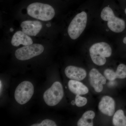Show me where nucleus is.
<instances>
[{
  "label": "nucleus",
  "instance_id": "423d86ee",
  "mask_svg": "<svg viewBox=\"0 0 126 126\" xmlns=\"http://www.w3.org/2000/svg\"><path fill=\"white\" fill-rule=\"evenodd\" d=\"M34 88L31 82L25 81L21 83L16 89L15 97L19 104H25L31 98L33 94Z\"/></svg>",
  "mask_w": 126,
  "mask_h": 126
},
{
  "label": "nucleus",
  "instance_id": "f257e3e1",
  "mask_svg": "<svg viewBox=\"0 0 126 126\" xmlns=\"http://www.w3.org/2000/svg\"><path fill=\"white\" fill-rule=\"evenodd\" d=\"M27 10L30 16L44 21L51 20L55 15L53 7L48 4L40 2L32 3L28 6Z\"/></svg>",
  "mask_w": 126,
  "mask_h": 126
},
{
  "label": "nucleus",
  "instance_id": "9b49d317",
  "mask_svg": "<svg viewBox=\"0 0 126 126\" xmlns=\"http://www.w3.org/2000/svg\"><path fill=\"white\" fill-rule=\"evenodd\" d=\"M65 74L69 79L73 80L81 81L83 80L87 76V72L82 68L69 65L65 69Z\"/></svg>",
  "mask_w": 126,
  "mask_h": 126
},
{
  "label": "nucleus",
  "instance_id": "412c9836",
  "mask_svg": "<svg viewBox=\"0 0 126 126\" xmlns=\"http://www.w3.org/2000/svg\"><path fill=\"white\" fill-rule=\"evenodd\" d=\"M0 93L1 92V87H2V84H1V81H0Z\"/></svg>",
  "mask_w": 126,
  "mask_h": 126
},
{
  "label": "nucleus",
  "instance_id": "dca6fc26",
  "mask_svg": "<svg viewBox=\"0 0 126 126\" xmlns=\"http://www.w3.org/2000/svg\"><path fill=\"white\" fill-rule=\"evenodd\" d=\"M116 73L117 79H124L126 78V65L121 64L118 66Z\"/></svg>",
  "mask_w": 126,
  "mask_h": 126
},
{
  "label": "nucleus",
  "instance_id": "7ed1b4c3",
  "mask_svg": "<svg viewBox=\"0 0 126 126\" xmlns=\"http://www.w3.org/2000/svg\"><path fill=\"white\" fill-rule=\"evenodd\" d=\"M101 16L103 20L107 21L109 28L113 32L120 33L126 28L125 21L116 16L112 9L110 7L107 6L103 9Z\"/></svg>",
  "mask_w": 126,
  "mask_h": 126
},
{
  "label": "nucleus",
  "instance_id": "a211bd4d",
  "mask_svg": "<svg viewBox=\"0 0 126 126\" xmlns=\"http://www.w3.org/2000/svg\"><path fill=\"white\" fill-rule=\"evenodd\" d=\"M104 76L109 81H112L117 79L116 73L110 69H106L104 72Z\"/></svg>",
  "mask_w": 126,
  "mask_h": 126
},
{
  "label": "nucleus",
  "instance_id": "1a4fd4ad",
  "mask_svg": "<svg viewBox=\"0 0 126 126\" xmlns=\"http://www.w3.org/2000/svg\"><path fill=\"white\" fill-rule=\"evenodd\" d=\"M115 103L114 99L108 96L102 98L98 104L99 111L104 115L112 116L115 113Z\"/></svg>",
  "mask_w": 126,
  "mask_h": 126
},
{
  "label": "nucleus",
  "instance_id": "0eeeda50",
  "mask_svg": "<svg viewBox=\"0 0 126 126\" xmlns=\"http://www.w3.org/2000/svg\"><path fill=\"white\" fill-rule=\"evenodd\" d=\"M44 46L40 44H32L26 46L16 50L15 55L19 60H28L41 54L44 52Z\"/></svg>",
  "mask_w": 126,
  "mask_h": 126
},
{
  "label": "nucleus",
  "instance_id": "4be33fe9",
  "mask_svg": "<svg viewBox=\"0 0 126 126\" xmlns=\"http://www.w3.org/2000/svg\"><path fill=\"white\" fill-rule=\"evenodd\" d=\"M72 105H74L75 104V101H73L72 102Z\"/></svg>",
  "mask_w": 126,
  "mask_h": 126
},
{
  "label": "nucleus",
  "instance_id": "39448f33",
  "mask_svg": "<svg viewBox=\"0 0 126 126\" xmlns=\"http://www.w3.org/2000/svg\"><path fill=\"white\" fill-rule=\"evenodd\" d=\"M64 91L62 84L55 82L49 88L45 91L43 98L46 103L49 106L57 105L63 99Z\"/></svg>",
  "mask_w": 126,
  "mask_h": 126
},
{
  "label": "nucleus",
  "instance_id": "f3484780",
  "mask_svg": "<svg viewBox=\"0 0 126 126\" xmlns=\"http://www.w3.org/2000/svg\"><path fill=\"white\" fill-rule=\"evenodd\" d=\"M75 104L77 107H81L86 105L88 101L86 97L81 96L80 95L77 94L75 97Z\"/></svg>",
  "mask_w": 126,
  "mask_h": 126
},
{
  "label": "nucleus",
  "instance_id": "b1692460",
  "mask_svg": "<svg viewBox=\"0 0 126 126\" xmlns=\"http://www.w3.org/2000/svg\"><path fill=\"white\" fill-rule=\"evenodd\" d=\"M125 13H126V9H125Z\"/></svg>",
  "mask_w": 126,
  "mask_h": 126
},
{
  "label": "nucleus",
  "instance_id": "5701e85b",
  "mask_svg": "<svg viewBox=\"0 0 126 126\" xmlns=\"http://www.w3.org/2000/svg\"><path fill=\"white\" fill-rule=\"evenodd\" d=\"M14 31V30H13V29H12V28H11V29H10V31Z\"/></svg>",
  "mask_w": 126,
  "mask_h": 126
},
{
  "label": "nucleus",
  "instance_id": "20e7f679",
  "mask_svg": "<svg viewBox=\"0 0 126 126\" xmlns=\"http://www.w3.org/2000/svg\"><path fill=\"white\" fill-rule=\"evenodd\" d=\"M87 15L83 11L75 16L70 22L68 29V33L70 38L77 39L82 33L87 25Z\"/></svg>",
  "mask_w": 126,
  "mask_h": 126
},
{
  "label": "nucleus",
  "instance_id": "6ab92c4d",
  "mask_svg": "<svg viewBox=\"0 0 126 126\" xmlns=\"http://www.w3.org/2000/svg\"><path fill=\"white\" fill-rule=\"evenodd\" d=\"M56 123L53 121L49 119L44 120L40 124H33L31 126H56Z\"/></svg>",
  "mask_w": 126,
  "mask_h": 126
},
{
  "label": "nucleus",
  "instance_id": "f03ea898",
  "mask_svg": "<svg viewBox=\"0 0 126 126\" xmlns=\"http://www.w3.org/2000/svg\"><path fill=\"white\" fill-rule=\"evenodd\" d=\"M112 49L108 44L105 42L95 43L90 47L89 53L93 62L96 65L102 66L106 63V58L112 54Z\"/></svg>",
  "mask_w": 126,
  "mask_h": 126
},
{
  "label": "nucleus",
  "instance_id": "4468645a",
  "mask_svg": "<svg viewBox=\"0 0 126 126\" xmlns=\"http://www.w3.org/2000/svg\"><path fill=\"white\" fill-rule=\"evenodd\" d=\"M95 113L92 110H88L83 113L78 122V126H93V120L95 117Z\"/></svg>",
  "mask_w": 126,
  "mask_h": 126
},
{
  "label": "nucleus",
  "instance_id": "ddd939ff",
  "mask_svg": "<svg viewBox=\"0 0 126 126\" xmlns=\"http://www.w3.org/2000/svg\"><path fill=\"white\" fill-rule=\"evenodd\" d=\"M68 87L70 92L76 95H84L89 92L87 87L80 81L73 79L69 80Z\"/></svg>",
  "mask_w": 126,
  "mask_h": 126
},
{
  "label": "nucleus",
  "instance_id": "f8f14e48",
  "mask_svg": "<svg viewBox=\"0 0 126 126\" xmlns=\"http://www.w3.org/2000/svg\"><path fill=\"white\" fill-rule=\"evenodd\" d=\"M33 43V40L29 35L22 31L16 32L12 36L11 41L12 45L15 47H18L20 45L25 46L31 45Z\"/></svg>",
  "mask_w": 126,
  "mask_h": 126
},
{
  "label": "nucleus",
  "instance_id": "aec40b11",
  "mask_svg": "<svg viewBox=\"0 0 126 126\" xmlns=\"http://www.w3.org/2000/svg\"><path fill=\"white\" fill-rule=\"evenodd\" d=\"M123 42L124 44H126V37H125L123 39Z\"/></svg>",
  "mask_w": 126,
  "mask_h": 126
},
{
  "label": "nucleus",
  "instance_id": "2eb2a0df",
  "mask_svg": "<svg viewBox=\"0 0 126 126\" xmlns=\"http://www.w3.org/2000/svg\"><path fill=\"white\" fill-rule=\"evenodd\" d=\"M113 124L115 126H126V116L124 111L119 109L114 113L112 119Z\"/></svg>",
  "mask_w": 126,
  "mask_h": 126
},
{
  "label": "nucleus",
  "instance_id": "6e6552de",
  "mask_svg": "<svg viewBox=\"0 0 126 126\" xmlns=\"http://www.w3.org/2000/svg\"><path fill=\"white\" fill-rule=\"evenodd\" d=\"M89 79L90 85L97 93L102 92L103 89V85L106 83V79L95 68L90 70L89 73Z\"/></svg>",
  "mask_w": 126,
  "mask_h": 126
},
{
  "label": "nucleus",
  "instance_id": "9d476101",
  "mask_svg": "<svg viewBox=\"0 0 126 126\" xmlns=\"http://www.w3.org/2000/svg\"><path fill=\"white\" fill-rule=\"evenodd\" d=\"M20 26L22 31L31 36H36L43 27L42 24L38 21H25L21 23Z\"/></svg>",
  "mask_w": 126,
  "mask_h": 126
}]
</instances>
